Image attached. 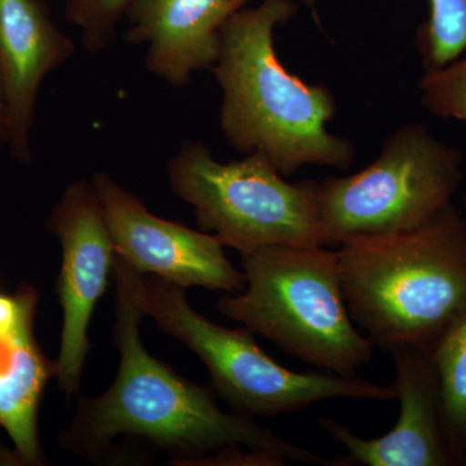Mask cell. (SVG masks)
I'll return each mask as SVG.
<instances>
[{"mask_svg": "<svg viewBox=\"0 0 466 466\" xmlns=\"http://www.w3.org/2000/svg\"><path fill=\"white\" fill-rule=\"evenodd\" d=\"M440 379L441 420L455 464H466V306L431 349Z\"/></svg>", "mask_w": 466, "mask_h": 466, "instance_id": "14", "label": "cell"}, {"mask_svg": "<svg viewBox=\"0 0 466 466\" xmlns=\"http://www.w3.org/2000/svg\"><path fill=\"white\" fill-rule=\"evenodd\" d=\"M23 460L17 453L7 452L2 446H0V465H15L21 464Z\"/></svg>", "mask_w": 466, "mask_h": 466, "instance_id": "20", "label": "cell"}, {"mask_svg": "<svg viewBox=\"0 0 466 466\" xmlns=\"http://www.w3.org/2000/svg\"><path fill=\"white\" fill-rule=\"evenodd\" d=\"M116 256L135 271L179 287L238 293L244 274L227 258L213 233L196 231L150 213L133 192L106 171L92 175Z\"/></svg>", "mask_w": 466, "mask_h": 466, "instance_id": "9", "label": "cell"}, {"mask_svg": "<svg viewBox=\"0 0 466 466\" xmlns=\"http://www.w3.org/2000/svg\"><path fill=\"white\" fill-rule=\"evenodd\" d=\"M7 146V116H5V104L0 97V150Z\"/></svg>", "mask_w": 466, "mask_h": 466, "instance_id": "19", "label": "cell"}, {"mask_svg": "<svg viewBox=\"0 0 466 466\" xmlns=\"http://www.w3.org/2000/svg\"><path fill=\"white\" fill-rule=\"evenodd\" d=\"M247 0H131L126 39L146 46L150 75L182 88L217 63L227 18Z\"/></svg>", "mask_w": 466, "mask_h": 466, "instance_id": "12", "label": "cell"}, {"mask_svg": "<svg viewBox=\"0 0 466 466\" xmlns=\"http://www.w3.org/2000/svg\"><path fill=\"white\" fill-rule=\"evenodd\" d=\"M46 228L61 245L57 294L63 309L58 388L66 400L78 398L91 345L88 328L95 308L106 293L116 249L94 186L81 179L70 183L52 208Z\"/></svg>", "mask_w": 466, "mask_h": 466, "instance_id": "8", "label": "cell"}, {"mask_svg": "<svg viewBox=\"0 0 466 466\" xmlns=\"http://www.w3.org/2000/svg\"><path fill=\"white\" fill-rule=\"evenodd\" d=\"M462 177L458 148L424 125L401 126L363 170L318 183L325 241L328 247L341 245L425 225L452 205Z\"/></svg>", "mask_w": 466, "mask_h": 466, "instance_id": "7", "label": "cell"}, {"mask_svg": "<svg viewBox=\"0 0 466 466\" xmlns=\"http://www.w3.org/2000/svg\"><path fill=\"white\" fill-rule=\"evenodd\" d=\"M350 317L375 348L433 349L466 306V218L450 205L425 225L339 245Z\"/></svg>", "mask_w": 466, "mask_h": 466, "instance_id": "3", "label": "cell"}, {"mask_svg": "<svg viewBox=\"0 0 466 466\" xmlns=\"http://www.w3.org/2000/svg\"><path fill=\"white\" fill-rule=\"evenodd\" d=\"M135 296L144 317L201 359L216 390L242 416L285 415L330 400H397L394 385L280 366L247 328L228 329L196 311L179 285L137 272Z\"/></svg>", "mask_w": 466, "mask_h": 466, "instance_id": "5", "label": "cell"}, {"mask_svg": "<svg viewBox=\"0 0 466 466\" xmlns=\"http://www.w3.org/2000/svg\"><path fill=\"white\" fill-rule=\"evenodd\" d=\"M35 296L30 291L16 297L0 296V343L7 346L15 334L33 323Z\"/></svg>", "mask_w": 466, "mask_h": 466, "instance_id": "18", "label": "cell"}, {"mask_svg": "<svg viewBox=\"0 0 466 466\" xmlns=\"http://www.w3.org/2000/svg\"><path fill=\"white\" fill-rule=\"evenodd\" d=\"M137 274L116 254L113 341L119 354L118 372L103 394L76 398L75 415L58 438L60 447L99 461L108 458L113 441L125 435L168 453L175 465H328L250 417L226 412L210 391L150 355L140 337L146 317L135 296Z\"/></svg>", "mask_w": 466, "mask_h": 466, "instance_id": "1", "label": "cell"}, {"mask_svg": "<svg viewBox=\"0 0 466 466\" xmlns=\"http://www.w3.org/2000/svg\"><path fill=\"white\" fill-rule=\"evenodd\" d=\"M38 0H0V97L7 116V147L20 162L33 159L36 100L46 76L75 55Z\"/></svg>", "mask_w": 466, "mask_h": 466, "instance_id": "11", "label": "cell"}, {"mask_svg": "<svg viewBox=\"0 0 466 466\" xmlns=\"http://www.w3.org/2000/svg\"><path fill=\"white\" fill-rule=\"evenodd\" d=\"M390 352L395 370L392 385L400 404L397 424L382 437L367 440L336 420L319 417V425L346 450L329 465L455 464L444 434L440 379L431 350L400 346Z\"/></svg>", "mask_w": 466, "mask_h": 466, "instance_id": "10", "label": "cell"}, {"mask_svg": "<svg viewBox=\"0 0 466 466\" xmlns=\"http://www.w3.org/2000/svg\"><path fill=\"white\" fill-rule=\"evenodd\" d=\"M419 90L426 110L466 124V54L449 66L425 70Z\"/></svg>", "mask_w": 466, "mask_h": 466, "instance_id": "16", "label": "cell"}, {"mask_svg": "<svg viewBox=\"0 0 466 466\" xmlns=\"http://www.w3.org/2000/svg\"><path fill=\"white\" fill-rule=\"evenodd\" d=\"M245 287L220 314L288 354L334 375L357 376L375 345L350 317L339 254L327 247H269L241 256Z\"/></svg>", "mask_w": 466, "mask_h": 466, "instance_id": "4", "label": "cell"}, {"mask_svg": "<svg viewBox=\"0 0 466 466\" xmlns=\"http://www.w3.org/2000/svg\"><path fill=\"white\" fill-rule=\"evenodd\" d=\"M56 377L33 339L32 323L7 343V361L0 370V425L7 431L25 464L45 461L38 433V412L46 383Z\"/></svg>", "mask_w": 466, "mask_h": 466, "instance_id": "13", "label": "cell"}, {"mask_svg": "<svg viewBox=\"0 0 466 466\" xmlns=\"http://www.w3.org/2000/svg\"><path fill=\"white\" fill-rule=\"evenodd\" d=\"M296 12L291 0H263L223 24L210 69L222 91L220 130L233 148L262 153L284 177L306 165L346 170L355 147L328 131L336 115L332 92L291 75L276 54V27Z\"/></svg>", "mask_w": 466, "mask_h": 466, "instance_id": "2", "label": "cell"}, {"mask_svg": "<svg viewBox=\"0 0 466 466\" xmlns=\"http://www.w3.org/2000/svg\"><path fill=\"white\" fill-rule=\"evenodd\" d=\"M131 0H69L67 20L82 33L84 47L91 54L115 43L116 25Z\"/></svg>", "mask_w": 466, "mask_h": 466, "instance_id": "17", "label": "cell"}, {"mask_svg": "<svg viewBox=\"0 0 466 466\" xmlns=\"http://www.w3.org/2000/svg\"><path fill=\"white\" fill-rule=\"evenodd\" d=\"M167 177L202 231L241 256L269 247H328L318 182H288L262 153L223 164L204 144L186 142L168 159Z\"/></svg>", "mask_w": 466, "mask_h": 466, "instance_id": "6", "label": "cell"}, {"mask_svg": "<svg viewBox=\"0 0 466 466\" xmlns=\"http://www.w3.org/2000/svg\"><path fill=\"white\" fill-rule=\"evenodd\" d=\"M431 18L420 34L425 70L446 66L466 54V0H429Z\"/></svg>", "mask_w": 466, "mask_h": 466, "instance_id": "15", "label": "cell"}]
</instances>
